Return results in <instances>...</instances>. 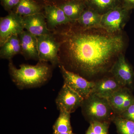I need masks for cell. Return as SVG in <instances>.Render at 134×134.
<instances>
[{"label": "cell", "instance_id": "83f0119b", "mask_svg": "<svg viewBox=\"0 0 134 134\" xmlns=\"http://www.w3.org/2000/svg\"><path fill=\"white\" fill-rule=\"evenodd\" d=\"M58 134H75L72 132H66V133H60Z\"/></svg>", "mask_w": 134, "mask_h": 134}, {"label": "cell", "instance_id": "7402d4cb", "mask_svg": "<svg viewBox=\"0 0 134 134\" xmlns=\"http://www.w3.org/2000/svg\"><path fill=\"white\" fill-rule=\"evenodd\" d=\"M90 126L96 134H108L110 123L93 121L90 122Z\"/></svg>", "mask_w": 134, "mask_h": 134}, {"label": "cell", "instance_id": "484cf974", "mask_svg": "<svg viewBox=\"0 0 134 134\" xmlns=\"http://www.w3.org/2000/svg\"><path fill=\"white\" fill-rule=\"evenodd\" d=\"M120 4L128 10L134 9V0H121Z\"/></svg>", "mask_w": 134, "mask_h": 134}, {"label": "cell", "instance_id": "277c9868", "mask_svg": "<svg viewBox=\"0 0 134 134\" xmlns=\"http://www.w3.org/2000/svg\"><path fill=\"white\" fill-rule=\"evenodd\" d=\"M39 61L50 63L52 66L60 65L59 42L51 31L50 33L37 37Z\"/></svg>", "mask_w": 134, "mask_h": 134}, {"label": "cell", "instance_id": "4316f807", "mask_svg": "<svg viewBox=\"0 0 134 134\" xmlns=\"http://www.w3.org/2000/svg\"><path fill=\"white\" fill-rule=\"evenodd\" d=\"M96 134L95 133L93 130H92V129L91 128V127L89 126L88 129V130L86 131V134Z\"/></svg>", "mask_w": 134, "mask_h": 134}, {"label": "cell", "instance_id": "2e32d148", "mask_svg": "<svg viewBox=\"0 0 134 134\" xmlns=\"http://www.w3.org/2000/svg\"><path fill=\"white\" fill-rule=\"evenodd\" d=\"M69 18L74 21L77 20L87 6L82 0H70L58 6Z\"/></svg>", "mask_w": 134, "mask_h": 134}, {"label": "cell", "instance_id": "d6986e66", "mask_svg": "<svg viewBox=\"0 0 134 134\" xmlns=\"http://www.w3.org/2000/svg\"><path fill=\"white\" fill-rule=\"evenodd\" d=\"M87 7L95 10L101 15L121 4V0H85Z\"/></svg>", "mask_w": 134, "mask_h": 134}, {"label": "cell", "instance_id": "d4e9b609", "mask_svg": "<svg viewBox=\"0 0 134 134\" xmlns=\"http://www.w3.org/2000/svg\"><path fill=\"white\" fill-rule=\"evenodd\" d=\"M119 116L134 122V102Z\"/></svg>", "mask_w": 134, "mask_h": 134}, {"label": "cell", "instance_id": "7a4b0ae2", "mask_svg": "<svg viewBox=\"0 0 134 134\" xmlns=\"http://www.w3.org/2000/svg\"><path fill=\"white\" fill-rule=\"evenodd\" d=\"M52 66L48 63L39 61L35 65L22 64L17 68L9 61V72L12 81L20 90L36 88L49 81L52 73Z\"/></svg>", "mask_w": 134, "mask_h": 134}, {"label": "cell", "instance_id": "52a82bcc", "mask_svg": "<svg viewBox=\"0 0 134 134\" xmlns=\"http://www.w3.org/2000/svg\"><path fill=\"white\" fill-rule=\"evenodd\" d=\"M24 30L23 16L11 12L0 18V46L13 36H18Z\"/></svg>", "mask_w": 134, "mask_h": 134}, {"label": "cell", "instance_id": "ac0fdd59", "mask_svg": "<svg viewBox=\"0 0 134 134\" xmlns=\"http://www.w3.org/2000/svg\"><path fill=\"white\" fill-rule=\"evenodd\" d=\"M43 9V7L34 0H21L11 12L23 17L42 12Z\"/></svg>", "mask_w": 134, "mask_h": 134}, {"label": "cell", "instance_id": "9a60e30c", "mask_svg": "<svg viewBox=\"0 0 134 134\" xmlns=\"http://www.w3.org/2000/svg\"><path fill=\"white\" fill-rule=\"evenodd\" d=\"M102 16L95 10L87 7L80 18L75 21L84 29L101 28L100 22Z\"/></svg>", "mask_w": 134, "mask_h": 134}, {"label": "cell", "instance_id": "4fadbf2b", "mask_svg": "<svg viewBox=\"0 0 134 134\" xmlns=\"http://www.w3.org/2000/svg\"><path fill=\"white\" fill-rule=\"evenodd\" d=\"M43 9L47 27L50 31L58 26L74 22L69 18L58 6L47 5L44 7Z\"/></svg>", "mask_w": 134, "mask_h": 134}, {"label": "cell", "instance_id": "30bf717a", "mask_svg": "<svg viewBox=\"0 0 134 134\" xmlns=\"http://www.w3.org/2000/svg\"><path fill=\"white\" fill-rule=\"evenodd\" d=\"M116 115H120L134 102V97L126 87H121L107 99Z\"/></svg>", "mask_w": 134, "mask_h": 134}, {"label": "cell", "instance_id": "8fae6325", "mask_svg": "<svg viewBox=\"0 0 134 134\" xmlns=\"http://www.w3.org/2000/svg\"><path fill=\"white\" fill-rule=\"evenodd\" d=\"M23 21L24 29L36 37L51 32L43 12L23 17Z\"/></svg>", "mask_w": 134, "mask_h": 134}, {"label": "cell", "instance_id": "5b68a950", "mask_svg": "<svg viewBox=\"0 0 134 134\" xmlns=\"http://www.w3.org/2000/svg\"><path fill=\"white\" fill-rule=\"evenodd\" d=\"M128 10L120 4L102 15L101 28L112 33H121L130 17Z\"/></svg>", "mask_w": 134, "mask_h": 134}, {"label": "cell", "instance_id": "ffe728a7", "mask_svg": "<svg viewBox=\"0 0 134 134\" xmlns=\"http://www.w3.org/2000/svg\"><path fill=\"white\" fill-rule=\"evenodd\" d=\"M54 134L72 132L70 123V114L60 111L59 117L53 127Z\"/></svg>", "mask_w": 134, "mask_h": 134}, {"label": "cell", "instance_id": "44dd1931", "mask_svg": "<svg viewBox=\"0 0 134 134\" xmlns=\"http://www.w3.org/2000/svg\"><path fill=\"white\" fill-rule=\"evenodd\" d=\"M119 134H134V122L116 115L113 120Z\"/></svg>", "mask_w": 134, "mask_h": 134}, {"label": "cell", "instance_id": "6da1fadb", "mask_svg": "<svg viewBox=\"0 0 134 134\" xmlns=\"http://www.w3.org/2000/svg\"><path fill=\"white\" fill-rule=\"evenodd\" d=\"M51 31L60 43V65L86 79L110 72L126 46L122 32L84 29L76 21Z\"/></svg>", "mask_w": 134, "mask_h": 134}, {"label": "cell", "instance_id": "9c48e42d", "mask_svg": "<svg viewBox=\"0 0 134 134\" xmlns=\"http://www.w3.org/2000/svg\"><path fill=\"white\" fill-rule=\"evenodd\" d=\"M110 72L122 86L127 87L131 86L133 83V70L123 53L119 55Z\"/></svg>", "mask_w": 134, "mask_h": 134}, {"label": "cell", "instance_id": "5bb4252c", "mask_svg": "<svg viewBox=\"0 0 134 134\" xmlns=\"http://www.w3.org/2000/svg\"><path fill=\"white\" fill-rule=\"evenodd\" d=\"M122 87L123 86L113 77H104L95 82L92 94L107 99Z\"/></svg>", "mask_w": 134, "mask_h": 134}, {"label": "cell", "instance_id": "8992f818", "mask_svg": "<svg viewBox=\"0 0 134 134\" xmlns=\"http://www.w3.org/2000/svg\"><path fill=\"white\" fill-rule=\"evenodd\" d=\"M59 67L64 79V83L76 92L84 99L92 94L95 82L88 81L79 75L67 70L61 65Z\"/></svg>", "mask_w": 134, "mask_h": 134}, {"label": "cell", "instance_id": "3957f363", "mask_svg": "<svg viewBox=\"0 0 134 134\" xmlns=\"http://www.w3.org/2000/svg\"><path fill=\"white\" fill-rule=\"evenodd\" d=\"M82 113L89 122L93 121L110 123L116 116L107 99L92 94L84 99Z\"/></svg>", "mask_w": 134, "mask_h": 134}, {"label": "cell", "instance_id": "603a6c76", "mask_svg": "<svg viewBox=\"0 0 134 134\" xmlns=\"http://www.w3.org/2000/svg\"><path fill=\"white\" fill-rule=\"evenodd\" d=\"M21 0H1V4L4 9L9 13L18 5Z\"/></svg>", "mask_w": 134, "mask_h": 134}, {"label": "cell", "instance_id": "7c38bea8", "mask_svg": "<svg viewBox=\"0 0 134 134\" xmlns=\"http://www.w3.org/2000/svg\"><path fill=\"white\" fill-rule=\"evenodd\" d=\"M21 47V54L26 60H39L37 37L26 30L18 35Z\"/></svg>", "mask_w": 134, "mask_h": 134}, {"label": "cell", "instance_id": "e0dca14e", "mask_svg": "<svg viewBox=\"0 0 134 134\" xmlns=\"http://www.w3.org/2000/svg\"><path fill=\"white\" fill-rule=\"evenodd\" d=\"M0 58L11 60L13 57L21 54V47L18 36H13L0 46Z\"/></svg>", "mask_w": 134, "mask_h": 134}, {"label": "cell", "instance_id": "cb8c5ba5", "mask_svg": "<svg viewBox=\"0 0 134 134\" xmlns=\"http://www.w3.org/2000/svg\"><path fill=\"white\" fill-rule=\"evenodd\" d=\"M44 7L47 5L59 6L70 0H34ZM85 1V0H82Z\"/></svg>", "mask_w": 134, "mask_h": 134}, {"label": "cell", "instance_id": "ba28073f", "mask_svg": "<svg viewBox=\"0 0 134 134\" xmlns=\"http://www.w3.org/2000/svg\"><path fill=\"white\" fill-rule=\"evenodd\" d=\"M84 99L76 92L64 83L55 99L58 110L71 114L81 106Z\"/></svg>", "mask_w": 134, "mask_h": 134}]
</instances>
